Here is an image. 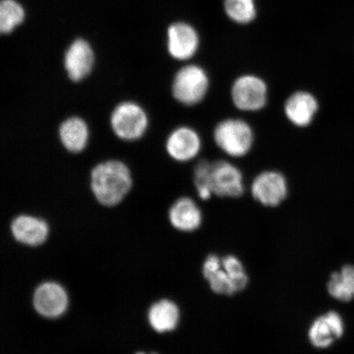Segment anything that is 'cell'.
I'll return each mask as SVG.
<instances>
[{
  "mask_svg": "<svg viewBox=\"0 0 354 354\" xmlns=\"http://www.w3.org/2000/svg\"><path fill=\"white\" fill-rule=\"evenodd\" d=\"M132 184L130 168L122 161L100 162L91 172L93 196L104 207H113L121 203L130 192Z\"/></svg>",
  "mask_w": 354,
  "mask_h": 354,
  "instance_id": "obj_1",
  "label": "cell"
},
{
  "mask_svg": "<svg viewBox=\"0 0 354 354\" xmlns=\"http://www.w3.org/2000/svg\"><path fill=\"white\" fill-rule=\"evenodd\" d=\"M218 147L233 158H242L250 152L254 142V131L241 119L228 118L220 122L214 131Z\"/></svg>",
  "mask_w": 354,
  "mask_h": 354,
  "instance_id": "obj_2",
  "label": "cell"
},
{
  "mask_svg": "<svg viewBox=\"0 0 354 354\" xmlns=\"http://www.w3.org/2000/svg\"><path fill=\"white\" fill-rule=\"evenodd\" d=\"M209 86V78L205 71L197 65H188L176 73L171 94L178 103L190 107L205 99Z\"/></svg>",
  "mask_w": 354,
  "mask_h": 354,
  "instance_id": "obj_3",
  "label": "cell"
},
{
  "mask_svg": "<svg viewBox=\"0 0 354 354\" xmlns=\"http://www.w3.org/2000/svg\"><path fill=\"white\" fill-rule=\"evenodd\" d=\"M110 125L118 138L136 141L143 137L147 131L149 118L140 104L133 101H124L113 110Z\"/></svg>",
  "mask_w": 354,
  "mask_h": 354,
  "instance_id": "obj_4",
  "label": "cell"
},
{
  "mask_svg": "<svg viewBox=\"0 0 354 354\" xmlns=\"http://www.w3.org/2000/svg\"><path fill=\"white\" fill-rule=\"evenodd\" d=\"M268 88L262 78L245 75L233 83L231 95L236 108L243 112H257L268 103Z\"/></svg>",
  "mask_w": 354,
  "mask_h": 354,
  "instance_id": "obj_5",
  "label": "cell"
},
{
  "mask_svg": "<svg viewBox=\"0 0 354 354\" xmlns=\"http://www.w3.org/2000/svg\"><path fill=\"white\" fill-rule=\"evenodd\" d=\"M35 311L47 319L64 316L69 307V296L65 288L56 281L41 283L33 293Z\"/></svg>",
  "mask_w": 354,
  "mask_h": 354,
  "instance_id": "obj_6",
  "label": "cell"
},
{
  "mask_svg": "<svg viewBox=\"0 0 354 354\" xmlns=\"http://www.w3.org/2000/svg\"><path fill=\"white\" fill-rule=\"evenodd\" d=\"M209 183L212 194L221 198H238L245 192L242 172L225 160L211 162Z\"/></svg>",
  "mask_w": 354,
  "mask_h": 354,
  "instance_id": "obj_7",
  "label": "cell"
},
{
  "mask_svg": "<svg viewBox=\"0 0 354 354\" xmlns=\"http://www.w3.org/2000/svg\"><path fill=\"white\" fill-rule=\"evenodd\" d=\"M251 193L255 201L265 207L281 205L289 193L286 176L277 171L261 172L252 183Z\"/></svg>",
  "mask_w": 354,
  "mask_h": 354,
  "instance_id": "obj_8",
  "label": "cell"
},
{
  "mask_svg": "<svg viewBox=\"0 0 354 354\" xmlns=\"http://www.w3.org/2000/svg\"><path fill=\"white\" fill-rule=\"evenodd\" d=\"M95 61V53L90 43L82 38L75 39L64 55L66 75L73 82H81L91 73Z\"/></svg>",
  "mask_w": 354,
  "mask_h": 354,
  "instance_id": "obj_9",
  "label": "cell"
},
{
  "mask_svg": "<svg viewBox=\"0 0 354 354\" xmlns=\"http://www.w3.org/2000/svg\"><path fill=\"white\" fill-rule=\"evenodd\" d=\"M344 322L340 314L330 311L316 318L310 326L308 337L314 348H327L342 339Z\"/></svg>",
  "mask_w": 354,
  "mask_h": 354,
  "instance_id": "obj_10",
  "label": "cell"
},
{
  "mask_svg": "<svg viewBox=\"0 0 354 354\" xmlns=\"http://www.w3.org/2000/svg\"><path fill=\"white\" fill-rule=\"evenodd\" d=\"M50 227L46 220L39 216L21 214L13 218L10 232L13 239L21 245L39 247L44 245L50 236Z\"/></svg>",
  "mask_w": 354,
  "mask_h": 354,
  "instance_id": "obj_11",
  "label": "cell"
},
{
  "mask_svg": "<svg viewBox=\"0 0 354 354\" xmlns=\"http://www.w3.org/2000/svg\"><path fill=\"white\" fill-rule=\"evenodd\" d=\"M165 147L172 159L185 162L198 156L202 149V140L198 133L193 128L180 127L167 136Z\"/></svg>",
  "mask_w": 354,
  "mask_h": 354,
  "instance_id": "obj_12",
  "label": "cell"
},
{
  "mask_svg": "<svg viewBox=\"0 0 354 354\" xmlns=\"http://www.w3.org/2000/svg\"><path fill=\"white\" fill-rule=\"evenodd\" d=\"M198 47V34L192 26L176 22L167 30V50L174 59L188 60L196 55Z\"/></svg>",
  "mask_w": 354,
  "mask_h": 354,
  "instance_id": "obj_13",
  "label": "cell"
},
{
  "mask_svg": "<svg viewBox=\"0 0 354 354\" xmlns=\"http://www.w3.org/2000/svg\"><path fill=\"white\" fill-rule=\"evenodd\" d=\"M318 102L315 96L308 91H296L286 101V117L293 125L306 127L315 118L318 111Z\"/></svg>",
  "mask_w": 354,
  "mask_h": 354,
  "instance_id": "obj_14",
  "label": "cell"
},
{
  "mask_svg": "<svg viewBox=\"0 0 354 354\" xmlns=\"http://www.w3.org/2000/svg\"><path fill=\"white\" fill-rule=\"evenodd\" d=\"M168 219L177 231L189 233L201 227L203 214L194 199L181 197L172 203L168 211Z\"/></svg>",
  "mask_w": 354,
  "mask_h": 354,
  "instance_id": "obj_15",
  "label": "cell"
},
{
  "mask_svg": "<svg viewBox=\"0 0 354 354\" xmlns=\"http://www.w3.org/2000/svg\"><path fill=\"white\" fill-rule=\"evenodd\" d=\"M147 319L149 326L157 333H170L178 327L180 323L178 305L171 299H159L149 307Z\"/></svg>",
  "mask_w": 354,
  "mask_h": 354,
  "instance_id": "obj_16",
  "label": "cell"
},
{
  "mask_svg": "<svg viewBox=\"0 0 354 354\" xmlns=\"http://www.w3.org/2000/svg\"><path fill=\"white\" fill-rule=\"evenodd\" d=\"M203 276L214 293L232 296L234 294L231 277L223 265L221 257L216 254L207 256L202 268Z\"/></svg>",
  "mask_w": 354,
  "mask_h": 354,
  "instance_id": "obj_17",
  "label": "cell"
},
{
  "mask_svg": "<svg viewBox=\"0 0 354 354\" xmlns=\"http://www.w3.org/2000/svg\"><path fill=\"white\" fill-rule=\"evenodd\" d=\"M59 140L66 150L78 153L86 149L88 140L87 123L79 117H71L60 124Z\"/></svg>",
  "mask_w": 354,
  "mask_h": 354,
  "instance_id": "obj_18",
  "label": "cell"
},
{
  "mask_svg": "<svg viewBox=\"0 0 354 354\" xmlns=\"http://www.w3.org/2000/svg\"><path fill=\"white\" fill-rule=\"evenodd\" d=\"M327 291L339 302H349L354 299V266L345 265L339 272L332 273Z\"/></svg>",
  "mask_w": 354,
  "mask_h": 354,
  "instance_id": "obj_19",
  "label": "cell"
},
{
  "mask_svg": "<svg viewBox=\"0 0 354 354\" xmlns=\"http://www.w3.org/2000/svg\"><path fill=\"white\" fill-rule=\"evenodd\" d=\"M24 7L16 0H2L0 3V32L10 34L24 21Z\"/></svg>",
  "mask_w": 354,
  "mask_h": 354,
  "instance_id": "obj_20",
  "label": "cell"
},
{
  "mask_svg": "<svg viewBox=\"0 0 354 354\" xmlns=\"http://www.w3.org/2000/svg\"><path fill=\"white\" fill-rule=\"evenodd\" d=\"M224 3L227 15L238 24H249L254 19V0H225Z\"/></svg>",
  "mask_w": 354,
  "mask_h": 354,
  "instance_id": "obj_21",
  "label": "cell"
},
{
  "mask_svg": "<svg viewBox=\"0 0 354 354\" xmlns=\"http://www.w3.org/2000/svg\"><path fill=\"white\" fill-rule=\"evenodd\" d=\"M221 260L224 268L231 277L234 293H240L249 284V277L243 263L236 256L232 254L221 257Z\"/></svg>",
  "mask_w": 354,
  "mask_h": 354,
  "instance_id": "obj_22",
  "label": "cell"
},
{
  "mask_svg": "<svg viewBox=\"0 0 354 354\" xmlns=\"http://www.w3.org/2000/svg\"><path fill=\"white\" fill-rule=\"evenodd\" d=\"M211 162L201 160L194 169V184L202 201H209L214 196L209 183Z\"/></svg>",
  "mask_w": 354,
  "mask_h": 354,
  "instance_id": "obj_23",
  "label": "cell"
},
{
  "mask_svg": "<svg viewBox=\"0 0 354 354\" xmlns=\"http://www.w3.org/2000/svg\"><path fill=\"white\" fill-rule=\"evenodd\" d=\"M134 354H159L158 353H156V352H145V351H138V352H136Z\"/></svg>",
  "mask_w": 354,
  "mask_h": 354,
  "instance_id": "obj_24",
  "label": "cell"
}]
</instances>
